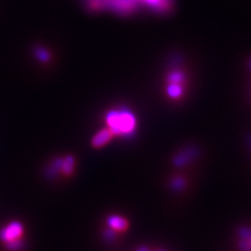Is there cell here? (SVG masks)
<instances>
[{
  "instance_id": "obj_11",
  "label": "cell",
  "mask_w": 251,
  "mask_h": 251,
  "mask_svg": "<svg viewBox=\"0 0 251 251\" xmlns=\"http://www.w3.org/2000/svg\"><path fill=\"white\" fill-rule=\"evenodd\" d=\"M61 172V158L56 159L50 165V167L49 168V176L52 177V176H56Z\"/></svg>"
},
{
  "instance_id": "obj_3",
  "label": "cell",
  "mask_w": 251,
  "mask_h": 251,
  "mask_svg": "<svg viewBox=\"0 0 251 251\" xmlns=\"http://www.w3.org/2000/svg\"><path fill=\"white\" fill-rule=\"evenodd\" d=\"M24 227L20 222L13 221L0 230V241L3 242L6 248L11 251H18L22 248V236Z\"/></svg>"
},
{
  "instance_id": "obj_14",
  "label": "cell",
  "mask_w": 251,
  "mask_h": 251,
  "mask_svg": "<svg viewBox=\"0 0 251 251\" xmlns=\"http://www.w3.org/2000/svg\"><path fill=\"white\" fill-rule=\"evenodd\" d=\"M239 235L242 237V239H244V240H248L249 237L251 236V229L246 228V227L241 228V229L239 230Z\"/></svg>"
},
{
  "instance_id": "obj_1",
  "label": "cell",
  "mask_w": 251,
  "mask_h": 251,
  "mask_svg": "<svg viewBox=\"0 0 251 251\" xmlns=\"http://www.w3.org/2000/svg\"><path fill=\"white\" fill-rule=\"evenodd\" d=\"M106 124L113 135L126 137L134 133L136 118L127 109H114L106 114Z\"/></svg>"
},
{
  "instance_id": "obj_10",
  "label": "cell",
  "mask_w": 251,
  "mask_h": 251,
  "mask_svg": "<svg viewBox=\"0 0 251 251\" xmlns=\"http://www.w3.org/2000/svg\"><path fill=\"white\" fill-rule=\"evenodd\" d=\"M167 81H168V83L181 84L183 81H184V74H183L180 71H178V70H175V71H173V72L168 74Z\"/></svg>"
},
{
  "instance_id": "obj_15",
  "label": "cell",
  "mask_w": 251,
  "mask_h": 251,
  "mask_svg": "<svg viewBox=\"0 0 251 251\" xmlns=\"http://www.w3.org/2000/svg\"><path fill=\"white\" fill-rule=\"evenodd\" d=\"M136 251H149V250H148V248H146V247H140V248L137 249Z\"/></svg>"
},
{
  "instance_id": "obj_2",
  "label": "cell",
  "mask_w": 251,
  "mask_h": 251,
  "mask_svg": "<svg viewBox=\"0 0 251 251\" xmlns=\"http://www.w3.org/2000/svg\"><path fill=\"white\" fill-rule=\"evenodd\" d=\"M85 5L91 12L110 10L117 14H129L135 10L136 0H85Z\"/></svg>"
},
{
  "instance_id": "obj_18",
  "label": "cell",
  "mask_w": 251,
  "mask_h": 251,
  "mask_svg": "<svg viewBox=\"0 0 251 251\" xmlns=\"http://www.w3.org/2000/svg\"><path fill=\"white\" fill-rule=\"evenodd\" d=\"M250 65H251V61H250Z\"/></svg>"
},
{
  "instance_id": "obj_8",
  "label": "cell",
  "mask_w": 251,
  "mask_h": 251,
  "mask_svg": "<svg viewBox=\"0 0 251 251\" xmlns=\"http://www.w3.org/2000/svg\"><path fill=\"white\" fill-rule=\"evenodd\" d=\"M35 57L37 60H39L40 62L46 63L50 60V51L43 49V47H36L35 49Z\"/></svg>"
},
{
  "instance_id": "obj_17",
  "label": "cell",
  "mask_w": 251,
  "mask_h": 251,
  "mask_svg": "<svg viewBox=\"0 0 251 251\" xmlns=\"http://www.w3.org/2000/svg\"><path fill=\"white\" fill-rule=\"evenodd\" d=\"M249 142H250V145H251V139H250V140H249Z\"/></svg>"
},
{
  "instance_id": "obj_13",
  "label": "cell",
  "mask_w": 251,
  "mask_h": 251,
  "mask_svg": "<svg viewBox=\"0 0 251 251\" xmlns=\"http://www.w3.org/2000/svg\"><path fill=\"white\" fill-rule=\"evenodd\" d=\"M184 184H185V181L180 177L174 178L171 182V186L174 191H181V189L184 187Z\"/></svg>"
},
{
  "instance_id": "obj_9",
  "label": "cell",
  "mask_w": 251,
  "mask_h": 251,
  "mask_svg": "<svg viewBox=\"0 0 251 251\" xmlns=\"http://www.w3.org/2000/svg\"><path fill=\"white\" fill-rule=\"evenodd\" d=\"M167 94L173 99H178L182 94L181 85L169 83V85L167 86Z\"/></svg>"
},
{
  "instance_id": "obj_6",
  "label": "cell",
  "mask_w": 251,
  "mask_h": 251,
  "mask_svg": "<svg viewBox=\"0 0 251 251\" xmlns=\"http://www.w3.org/2000/svg\"><path fill=\"white\" fill-rule=\"evenodd\" d=\"M107 224L108 226L110 227V229L114 230V232H124L128 228V221L124 218V217L120 216H110L108 217L107 219Z\"/></svg>"
},
{
  "instance_id": "obj_7",
  "label": "cell",
  "mask_w": 251,
  "mask_h": 251,
  "mask_svg": "<svg viewBox=\"0 0 251 251\" xmlns=\"http://www.w3.org/2000/svg\"><path fill=\"white\" fill-rule=\"evenodd\" d=\"M74 166H76V160L71 155L61 158V173L65 176H70L73 173Z\"/></svg>"
},
{
  "instance_id": "obj_12",
  "label": "cell",
  "mask_w": 251,
  "mask_h": 251,
  "mask_svg": "<svg viewBox=\"0 0 251 251\" xmlns=\"http://www.w3.org/2000/svg\"><path fill=\"white\" fill-rule=\"evenodd\" d=\"M144 1L148 2L150 5L154 6L156 9H164L167 10V0H144Z\"/></svg>"
},
{
  "instance_id": "obj_5",
  "label": "cell",
  "mask_w": 251,
  "mask_h": 251,
  "mask_svg": "<svg viewBox=\"0 0 251 251\" xmlns=\"http://www.w3.org/2000/svg\"><path fill=\"white\" fill-rule=\"evenodd\" d=\"M113 136L112 132L109 130V129L106 128V129H101L100 131H99L96 135H94L93 138L91 139V145L94 148H101L104 147L105 145H107L108 142L111 140Z\"/></svg>"
},
{
  "instance_id": "obj_4",
  "label": "cell",
  "mask_w": 251,
  "mask_h": 251,
  "mask_svg": "<svg viewBox=\"0 0 251 251\" xmlns=\"http://www.w3.org/2000/svg\"><path fill=\"white\" fill-rule=\"evenodd\" d=\"M198 150L195 147H189L185 149L184 151L180 152L178 155H176V157L174 158V165L176 167H182L186 165L187 162L191 161L196 157Z\"/></svg>"
},
{
  "instance_id": "obj_16",
  "label": "cell",
  "mask_w": 251,
  "mask_h": 251,
  "mask_svg": "<svg viewBox=\"0 0 251 251\" xmlns=\"http://www.w3.org/2000/svg\"><path fill=\"white\" fill-rule=\"evenodd\" d=\"M247 241H248V242H249V243H250V244H251V236H250V237H249V239H248V240H247Z\"/></svg>"
}]
</instances>
